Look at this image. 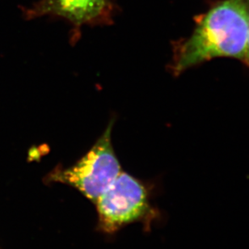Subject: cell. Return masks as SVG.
<instances>
[{
  "instance_id": "5b68a950",
  "label": "cell",
  "mask_w": 249,
  "mask_h": 249,
  "mask_svg": "<svg viewBox=\"0 0 249 249\" xmlns=\"http://www.w3.org/2000/svg\"><path fill=\"white\" fill-rule=\"evenodd\" d=\"M245 64H246L249 68V31H248L247 45H246V53H245Z\"/></svg>"
},
{
  "instance_id": "6da1fadb",
  "label": "cell",
  "mask_w": 249,
  "mask_h": 249,
  "mask_svg": "<svg viewBox=\"0 0 249 249\" xmlns=\"http://www.w3.org/2000/svg\"><path fill=\"white\" fill-rule=\"evenodd\" d=\"M249 21V0H224L196 19L187 39L173 46L171 71L179 75L191 67L217 58L245 62Z\"/></svg>"
},
{
  "instance_id": "277c9868",
  "label": "cell",
  "mask_w": 249,
  "mask_h": 249,
  "mask_svg": "<svg viewBox=\"0 0 249 249\" xmlns=\"http://www.w3.org/2000/svg\"><path fill=\"white\" fill-rule=\"evenodd\" d=\"M117 11L112 0H39L24 15L28 19L46 16L66 19L74 28L72 40H77L83 25H110Z\"/></svg>"
},
{
  "instance_id": "3957f363",
  "label": "cell",
  "mask_w": 249,
  "mask_h": 249,
  "mask_svg": "<svg viewBox=\"0 0 249 249\" xmlns=\"http://www.w3.org/2000/svg\"><path fill=\"white\" fill-rule=\"evenodd\" d=\"M99 227L107 233L139 220L149 210L146 188L136 178L121 172L96 201Z\"/></svg>"
},
{
  "instance_id": "7a4b0ae2",
  "label": "cell",
  "mask_w": 249,
  "mask_h": 249,
  "mask_svg": "<svg viewBox=\"0 0 249 249\" xmlns=\"http://www.w3.org/2000/svg\"><path fill=\"white\" fill-rule=\"evenodd\" d=\"M113 121L85 156L69 168H53L46 181L72 186L96 203L122 172L112 144Z\"/></svg>"
}]
</instances>
